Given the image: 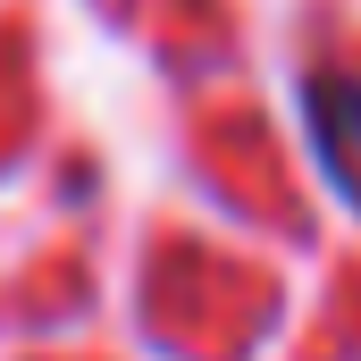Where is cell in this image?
Returning a JSON list of instances; mask_svg holds the SVG:
<instances>
[{
	"label": "cell",
	"mask_w": 361,
	"mask_h": 361,
	"mask_svg": "<svg viewBox=\"0 0 361 361\" xmlns=\"http://www.w3.org/2000/svg\"><path fill=\"white\" fill-rule=\"evenodd\" d=\"M302 118H311L319 169L336 177V193L361 202V68H319L302 85Z\"/></svg>",
	"instance_id": "1"
}]
</instances>
